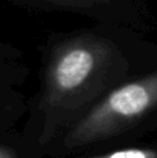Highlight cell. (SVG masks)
Returning a JSON list of instances; mask_svg holds the SVG:
<instances>
[{
	"mask_svg": "<svg viewBox=\"0 0 157 158\" xmlns=\"http://www.w3.org/2000/svg\"><path fill=\"white\" fill-rule=\"evenodd\" d=\"M29 72L24 53L0 40V128L11 129L19 118H25L29 98L24 86Z\"/></svg>",
	"mask_w": 157,
	"mask_h": 158,
	"instance_id": "obj_4",
	"label": "cell"
},
{
	"mask_svg": "<svg viewBox=\"0 0 157 158\" xmlns=\"http://www.w3.org/2000/svg\"><path fill=\"white\" fill-rule=\"evenodd\" d=\"M157 117V65L128 79L102 97L64 131L47 154L78 156L127 139Z\"/></svg>",
	"mask_w": 157,
	"mask_h": 158,
	"instance_id": "obj_2",
	"label": "cell"
},
{
	"mask_svg": "<svg viewBox=\"0 0 157 158\" xmlns=\"http://www.w3.org/2000/svg\"><path fill=\"white\" fill-rule=\"evenodd\" d=\"M141 33L93 24L53 33L40 58L39 87L28 101L22 137L46 156L71 123L110 90L149 67Z\"/></svg>",
	"mask_w": 157,
	"mask_h": 158,
	"instance_id": "obj_1",
	"label": "cell"
},
{
	"mask_svg": "<svg viewBox=\"0 0 157 158\" xmlns=\"http://www.w3.org/2000/svg\"><path fill=\"white\" fill-rule=\"evenodd\" d=\"M0 158H39L27 144L22 135H14L7 128H0Z\"/></svg>",
	"mask_w": 157,
	"mask_h": 158,
	"instance_id": "obj_5",
	"label": "cell"
},
{
	"mask_svg": "<svg viewBox=\"0 0 157 158\" xmlns=\"http://www.w3.org/2000/svg\"><path fill=\"white\" fill-rule=\"evenodd\" d=\"M45 13H66L89 18L95 24H107L145 32L149 27V10L143 0H11Z\"/></svg>",
	"mask_w": 157,
	"mask_h": 158,
	"instance_id": "obj_3",
	"label": "cell"
},
{
	"mask_svg": "<svg viewBox=\"0 0 157 158\" xmlns=\"http://www.w3.org/2000/svg\"><path fill=\"white\" fill-rule=\"evenodd\" d=\"M78 158H157V148L147 146H125Z\"/></svg>",
	"mask_w": 157,
	"mask_h": 158,
	"instance_id": "obj_6",
	"label": "cell"
}]
</instances>
